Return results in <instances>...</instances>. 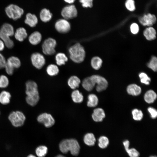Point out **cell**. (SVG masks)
<instances>
[{"instance_id":"cell-1","label":"cell","mask_w":157,"mask_h":157,"mask_svg":"<svg viewBox=\"0 0 157 157\" xmlns=\"http://www.w3.org/2000/svg\"><path fill=\"white\" fill-rule=\"evenodd\" d=\"M25 85L26 101L29 105L35 106L40 99L38 85L36 83L32 81H27Z\"/></svg>"},{"instance_id":"cell-2","label":"cell","mask_w":157,"mask_h":157,"mask_svg":"<svg viewBox=\"0 0 157 157\" xmlns=\"http://www.w3.org/2000/svg\"><path fill=\"white\" fill-rule=\"evenodd\" d=\"M60 151L66 154L70 151L71 154L74 156L78 155L80 146L78 141L73 139H65L62 141L59 145Z\"/></svg>"},{"instance_id":"cell-3","label":"cell","mask_w":157,"mask_h":157,"mask_svg":"<svg viewBox=\"0 0 157 157\" xmlns=\"http://www.w3.org/2000/svg\"><path fill=\"white\" fill-rule=\"evenodd\" d=\"M70 59L76 63L82 62L85 59V52L83 46L77 43L71 46L69 49Z\"/></svg>"},{"instance_id":"cell-4","label":"cell","mask_w":157,"mask_h":157,"mask_svg":"<svg viewBox=\"0 0 157 157\" xmlns=\"http://www.w3.org/2000/svg\"><path fill=\"white\" fill-rule=\"evenodd\" d=\"M5 11L8 17L14 20L20 19L24 13V10L22 8L13 3L10 4L6 6Z\"/></svg>"},{"instance_id":"cell-5","label":"cell","mask_w":157,"mask_h":157,"mask_svg":"<svg viewBox=\"0 0 157 157\" xmlns=\"http://www.w3.org/2000/svg\"><path fill=\"white\" fill-rule=\"evenodd\" d=\"M8 118L12 125L15 127L22 126L26 120L24 114L19 111L12 112L9 115Z\"/></svg>"},{"instance_id":"cell-6","label":"cell","mask_w":157,"mask_h":157,"mask_svg":"<svg viewBox=\"0 0 157 157\" xmlns=\"http://www.w3.org/2000/svg\"><path fill=\"white\" fill-rule=\"evenodd\" d=\"M57 45L55 40L52 38H49L44 41L42 45L43 52L46 55L54 54L56 52L55 48Z\"/></svg>"},{"instance_id":"cell-7","label":"cell","mask_w":157,"mask_h":157,"mask_svg":"<svg viewBox=\"0 0 157 157\" xmlns=\"http://www.w3.org/2000/svg\"><path fill=\"white\" fill-rule=\"evenodd\" d=\"M61 14L64 19L67 20L76 17L78 12L75 5L71 4L64 7L61 11Z\"/></svg>"},{"instance_id":"cell-8","label":"cell","mask_w":157,"mask_h":157,"mask_svg":"<svg viewBox=\"0 0 157 157\" xmlns=\"http://www.w3.org/2000/svg\"><path fill=\"white\" fill-rule=\"evenodd\" d=\"M31 59L33 65L38 69H41L45 63V59L44 56L38 52L32 54Z\"/></svg>"},{"instance_id":"cell-9","label":"cell","mask_w":157,"mask_h":157,"mask_svg":"<svg viewBox=\"0 0 157 157\" xmlns=\"http://www.w3.org/2000/svg\"><path fill=\"white\" fill-rule=\"evenodd\" d=\"M55 27L58 32L62 33H67L71 29L70 23L64 18L58 20L55 23Z\"/></svg>"},{"instance_id":"cell-10","label":"cell","mask_w":157,"mask_h":157,"mask_svg":"<svg viewBox=\"0 0 157 157\" xmlns=\"http://www.w3.org/2000/svg\"><path fill=\"white\" fill-rule=\"evenodd\" d=\"M37 120L39 122L43 124L47 128L51 127L55 123V119L52 115L45 113L39 115L37 118Z\"/></svg>"},{"instance_id":"cell-11","label":"cell","mask_w":157,"mask_h":157,"mask_svg":"<svg viewBox=\"0 0 157 157\" xmlns=\"http://www.w3.org/2000/svg\"><path fill=\"white\" fill-rule=\"evenodd\" d=\"M140 23L144 26H151L154 24L156 21V15L150 13L143 15L138 18Z\"/></svg>"},{"instance_id":"cell-12","label":"cell","mask_w":157,"mask_h":157,"mask_svg":"<svg viewBox=\"0 0 157 157\" xmlns=\"http://www.w3.org/2000/svg\"><path fill=\"white\" fill-rule=\"evenodd\" d=\"M95 84H97L96 90L100 92L105 90L107 87L108 83L106 79L103 77L98 75L91 76Z\"/></svg>"},{"instance_id":"cell-13","label":"cell","mask_w":157,"mask_h":157,"mask_svg":"<svg viewBox=\"0 0 157 157\" xmlns=\"http://www.w3.org/2000/svg\"><path fill=\"white\" fill-rule=\"evenodd\" d=\"M38 22V18L34 14L30 13H27L24 22L30 27H34L35 26Z\"/></svg>"},{"instance_id":"cell-14","label":"cell","mask_w":157,"mask_h":157,"mask_svg":"<svg viewBox=\"0 0 157 157\" xmlns=\"http://www.w3.org/2000/svg\"><path fill=\"white\" fill-rule=\"evenodd\" d=\"M93 119L96 122H101L105 117L104 110L101 108L94 109L92 115Z\"/></svg>"},{"instance_id":"cell-15","label":"cell","mask_w":157,"mask_h":157,"mask_svg":"<svg viewBox=\"0 0 157 157\" xmlns=\"http://www.w3.org/2000/svg\"><path fill=\"white\" fill-rule=\"evenodd\" d=\"M42 36L40 32L35 31L29 35L28 39L30 43L33 45H36L41 42Z\"/></svg>"},{"instance_id":"cell-16","label":"cell","mask_w":157,"mask_h":157,"mask_svg":"<svg viewBox=\"0 0 157 157\" xmlns=\"http://www.w3.org/2000/svg\"><path fill=\"white\" fill-rule=\"evenodd\" d=\"M0 32L10 37L13 35L15 33L13 26L8 23H5L3 24L0 29Z\"/></svg>"},{"instance_id":"cell-17","label":"cell","mask_w":157,"mask_h":157,"mask_svg":"<svg viewBox=\"0 0 157 157\" xmlns=\"http://www.w3.org/2000/svg\"><path fill=\"white\" fill-rule=\"evenodd\" d=\"M15 38L19 42L23 41L28 36V34L26 29L22 27L17 29L14 33Z\"/></svg>"},{"instance_id":"cell-18","label":"cell","mask_w":157,"mask_h":157,"mask_svg":"<svg viewBox=\"0 0 157 157\" xmlns=\"http://www.w3.org/2000/svg\"><path fill=\"white\" fill-rule=\"evenodd\" d=\"M95 85V84L91 76L85 78L82 83L83 87L88 91L92 90Z\"/></svg>"},{"instance_id":"cell-19","label":"cell","mask_w":157,"mask_h":157,"mask_svg":"<svg viewBox=\"0 0 157 157\" xmlns=\"http://www.w3.org/2000/svg\"><path fill=\"white\" fill-rule=\"evenodd\" d=\"M40 18L43 22L49 21L52 17V14L50 11L46 8L42 9L40 13Z\"/></svg>"},{"instance_id":"cell-20","label":"cell","mask_w":157,"mask_h":157,"mask_svg":"<svg viewBox=\"0 0 157 157\" xmlns=\"http://www.w3.org/2000/svg\"><path fill=\"white\" fill-rule=\"evenodd\" d=\"M81 83L80 78L76 76H71L67 81L68 85L73 90L78 88Z\"/></svg>"},{"instance_id":"cell-21","label":"cell","mask_w":157,"mask_h":157,"mask_svg":"<svg viewBox=\"0 0 157 157\" xmlns=\"http://www.w3.org/2000/svg\"><path fill=\"white\" fill-rule=\"evenodd\" d=\"M6 63L15 69L19 67L21 65L19 59L14 56L9 57L6 61Z\"/></svg>"},{"instance_id":"cell-22","label":"cell","mask_w":157,"mask_h":157,"mask_svg":"<svg viewBox=\"0 0 157 157\" xmlns=\"http://www.w3.org/2000/svg\"><path fill=\"white\" fill-rule=\"evenodd\" d=\"M128 93L133 96H137L140 94L141 92L140 87L135 84H131L127 88Z\"/></svg>"},{"instance_id":"cell-23","label":"cell","mask_w":157,"mask_h":157,"mask_svg":"<svg viewBox=\"0 0 157 157\" xmlns=\"http://www.w3.org/2000/svg\"><path fill=\"white\" fill-rule=\"evenodd\" d=\"M143 34L146 39L149 40H153L156 38V31L152 27L146 28L144 31Z\"/></svg>"},{"instance_id":"cell-24","label":"cell","mask_w":157,"mask_h":157,"mask_svg":"<svg viewBox=\"0 0 157 157\" xmlns=\"http://www.w3.org/2000/svg\"><path fill=\"white\" fill-rule=\"evenodd\" d=\"M71 97L73 101L76 103H80L83 101V96L78 90H74L71 93Z\"/></svg>"},{"instance_id":"cell-25","label":"cell","mask_w":157,"mask_h":157,"mask_svg":"<svg viewBox=\"0 0 157 157\" xmlns=\"http://www.w3.org/2000/svg\"><path fill=\"white\" fill-rule=\"evenodd\" d=\"M157 97V95L154 91L152 90L147 91L144 96L145 101L148 103H153Z\"/></svg>"},{"instance_id":"cell-26","label":"cell","mask_w":157,"mask_h":157,"mask_svg":"<svg viewBox=\"0 0 157 157\" xmlns=\"http://www.w3.org/2000/svg\"><path fill=\"white\" fill-rule=\"evenodd\" d=\"M11 97L10 94L6 91H3L0 93V103L3 105L8 104Z\"/></svg>"},{"instance_id":"cell-27","label":"cell","mask_w":157,"mask_h":157,"mask_svg":"<svg viewBox=\"0 0 157 157\" xmlns=\"http://www.w3.org/2000/svg\"><path fill=\"white\" fill-rule=\"evenodd\" d=\"M83 140L86 144L90 146H92L95 144L96 139L93 134L88 133L85 135Z\"/></svg>"},{"instance_id":"cell-28","label":"cell","mask_w":157,"mask_h":157,"mask_svg":"<svg viewBox=\"0 0 157 157\" xmlns=\"http://www.w3.org/2000/svg\"><path fill=\"white\" fill-rule=\"evenodd\" d=\"M55 60L56 64L59 66L64 65L68 60L66 55L63 53H59L55 56Z\"/></svg>"},{"instance_id":"cell-29","label":"cell","mask_w":157,"mask_h":157,"mask_svg":"<svg viewBox=\"0 0 157 157\" xmlns=\"http://www.w3.org/2000/svg\"><path fill=\"white\" fill-rule=\"evenodd\" d=\"M87 106L90 107H96L98 104L99 100L97 96L94 94H89L88 97Z\"/></svg>"},{"instance_id":"cell-30","label":"cell","mask_w":157,"mask_h":157,"mask_svg":"<svg viewBox=\"0 0 157 157\" xmlns=\"http://www.w3.org/2000/svg\"><path fill=\"white\" fill-rule=\"evenodd\" d=\"M0 38L3 42L5 45L8 48L11 49L14 46V43L10 37L7 36L0 32Z\"/></svg>"},{"instance_id":"cell-31","label":"cell","mask_w":157,"mask_h":157,"mask_svg":"<svg viewBox=\"0 0 157 157\" xmlns=\"http://www.w3.org/2000/svg\"><path fill=\"white\" fill-rule=\"evenodd\" d=\"M59 71L58 66L54 64L49 65L46 68V72L47 74L51 76H53L57 75L59 73Z\"/></svg>"},{"instance_id":"cell-32","label":"cell","mask_w":157,"mask_h":157,"mask_svg":"<svg viewBox=\"0 0 157 157\" xmlns=\"http://www.w3.org/2000/svg\"><path fill=\"white\" fill-rule=\"evenodd\" d=\"M98 141L99 147L102 149L107 148L109 143L108 138L106 136L104 135L100 137Z\"/></svg>"},{"instance_id":"cell-33","label":"cell","mask_w":157,"mask_h":157,"mask_svg":"<svg viewBox=\"0 0 157 157\" xmlns=\"http://www.w3.org/2000/svg\"><path fill=\"white\" fill-rule=\"evenodd\" d=\"M102 63L101 59L99 57L95 56L92 58L91 64L92 67L95 70H98L101 67Z\"/></svg>"},{"instance_id":"cell-34","label":"cell","mask_w":157,"mask_h":157,"mask_svg":"<svg viewBox=\"0 0 157 157\" xmlns=\"http://www.w3.org/2000/svg\"><path fill=\"white\" fill-rule=\"evenodd\" d=\"M48 151L47 147L44 145L38 147L36 149L35 152L38 157H44L47 154Z\"/></svg>"},{"instance_id":"cell-35","label":"cell","mask_w":157,"mask_h":157,"mask_svg":"<svg viewBox=\"0 0 157 157\" xmlns=\"http://www.w3.org/2000/svg\"><path fill=\"white\" fill-rule=\"evenodd\" d=\"M124 5L126 9L130 12H133L135 10V2L134 0H126Z\"/></svg>"},{"instance_id":"cell-36","label":"cell","mask_w":157,"mask_h":157,"mask_svg":"<svg viewBox=\"0 0 157 157\" xmlns=\"http://www.w3.org/2000/svg\"><path fill=\"white\" fill-rule=\"evenodd\" d=\"M133 119L135 120L139 121L141 120L143 116V114L141 110L135 109L132 111Z\"/></svg>"},{"instance_id":"cell-37","label":"cell","mask_w":157,"mask_h":157,"mask_svg":"<svg viewBox=\"0 0 157 157\" xmlns=\"http://www.w3.org/2000/svg\"><path fill=\"white\" fill-rule=\"evenodd\" d=\"M147 66L154 72L157 69V59L155 56H153L150 61L147 64Z\"/></svg>"},{"instance_id":"cell-38","label":"cell","mask_w":157,"mask_h":157,"mask_svg":"<svg viewBox=\"0 0 157 157\" xmlns=\"http://www.w3.org/2000/svg\"><path fill=\"white\" fill-rule=\"evenodd\" d=\"M9 83L8 79L6 76L2 75L0 76V88H6Z\"/></svg>"},{"instance_id":"cell-39","label":"cell","mask_w":157,"mask_h":157,"mask_svg":"<svg viewBox=\"0 0 157 157\" xmlns=\"http://www.w3.org/2000/svg\"><path fill=\"white\" fill-rule=\"evenodd\" d=\"M141 82L145 84L148 85L151 81L150 78L144 73L142 72L139 74Z\"/></svg>"},{"instance_id":"cell-40","label":"cell","mask_w":157,"mask_h":157,"mask_svg":"<svg viewBox=\"0 0 157 157\" xmlns=\"http://www.w3.org/2000/svg\"><path fill=\"white\" fill-rule=\"evenodd\" d=\"M125 151L129 157H139L140 155L139 151L134 148H129Z\"/></svg>"},{"instance_id":"cell-41","label":"cell","mask_w":157,"mask_h":157,"mask_svg":"<svg viewBox=\"0 0 157 157\" xmlns=\"http://www.w3.org/2000/svg\"><path fill=\"white\" fill-rule=\"evenodd\" d=\"M84 8H92L93 6V0H79Z\"/></svg>"},{"instance_id":"cell-42","label":"cell","mask_w":157,"mask_h":157,"mask_svg":"<svg viewBox=\"0 0 157 157\" xmlns=\"http://www.w3.org/2000/svg\"><path fill=\"white\" fill-rule=\"evenodd\" d=\"M130 29L131 33L133 34H136L139 30V26L136 23L132 24L130 26Z\"/></svg>"},{"instance_id":"cell-43","label":"cell","mask_w":157,"mask_h":157,"mask_svg":"<svg viewBox=\"0 0 157 157\" xmlns=\"http://www.w3.org/2000/svg\"><path fill=\"white\" fill-rule=\"evenodd\" d=\"M148 110L152 118L155 119L156 117L157 111L155 109L150 107L148 108Z\"/></svg>"},{"instance_id":"cell-44","label":"cell","mask_w":157,"mask_h":157,"mask_svg":"<svg viewBox=\"0 0 157 157\" xmlns=\"http://www.w3.org/2000/svg\"><path fill=\"white\" fill-rule=\"evenodd\" d=\"M4 68L6 73L8 75H12L14 72V69L6 63Z\"/></svg>"},{"instance_id":"cell-45","label":"cell","mask_w":157,"mask_h":157,"mask_svg":"<svg viewBox=\"0 0 157 157\" xmlns=\"http://www.w3.org/2000/svg\"><path fill=\"white\" fill-rule=\"evenodd\" d=\"M6 60L3 55L0 53V69L4 68Z\"/></svg>"},{"instance_id":"cell-46","label":"cell","mask_w":157,"mask_h":157,"mask_svg":"<svg viewBox=\"0 0 157 157\" xmlns=\"http://www.w3.org/2000/svg\"><path fill=\"white\" fill-rule=\"evenodd\" d=\"M130 144L129 141L127 140H125L123 141V144L125 151L129 148Z\"/></svg>"},{"instance_id":"cell-47","label":"cell","mask_w":157,"mask_h":157,"mask_svg":"<svg viewBox=\"0 0 157 157\" xmlns=\"http://www.w3.org/2000/svg\"><path fill=\"white\" fill-rule=\"evenodd\" d=\"M5 45L3 41L0 39V51H2L4 49Z\"/></svg>"},{"instance_id":"cell-48","label":"cell","mask_w":157,"mask_h":157,"mask_svg":"<svg viewBox=\"0 0 157 157\" xmlns=\"http://www.w3.org/2000/svg\"><path fill=\"white\" fill-rule=\"evenodd\" d=\"M66 2L69 3L70 4H72L73 3L75 0H64Z\"/></svg>"},{"instance_id":"cell-49","label":"cell","mask_w":157,"mask_h":157,"mask_svg":"<svg viewBox=\"0 0 157 157\" xmlns=\"http://www.w3.org/2000/svg\"><path fill=\"white\" fill-rule=\"evenodd\" d=\"M27 157H36L35 156V155L33 154H31L28 156Z\"/></svg>"},{"instance_id":"cell-50","label":"cell","mask_w":157,"mask_h":157,"mask_svg":"<svg viewBox=\"0 0 157 157\" xmlns=\"http://www.w3.org/2000/svg\"><path fill=\"white\" fill-rule=\"evenodd\" d=\"M55 157H65L63 155L60 154V155H57V156H56Z\"/></svg>"},{"instance_id":"cell-51","label":"cell","mask_w":157,"mask_h":157,"mask_svg":"<svg viewBox=\"0 0 157 157\" xmlns=\"http://www.w3.org/2000/svg\"><path fill=\"white\" fill-rule=\"evenodd\" d=\"M149 157H157L155 155H151L149 156Z\"/></svg>"},{"instance_id":"cell-52","label":"cell","mask_w":157,"mask_h":157,"mask_svg":"<svg viewBox=\"0 0 157 157\" xmlns=\"http://www.w3.org/2000/svg\"><path fill=\"white\" fill-rule=\"evenodd\" d=\"M141 1V0H139V1H136V2H139V1Z\"/></svg>"},{"instance_id":"cell-53","label":"cell","mask_w":157,"mask_h":157,"mask_svg":"<svg viewBox=\"0 0 157 157\" xmlns=\"http://www.w3.org/2000/svg\"><path fill=\"white\" fill-rule=\"evenodd\" d=\"M138 0H136L135 1H135H135H138Z\"/></svg>"},{"instance_id":"cell-54","label":"cell","mask_w":157,"mask_h":157,"mask_svg":"<svg viewBox=\"0 0 157 157\" xmlns=\"http://www.w3.org/2000/svg\"><path fill=\"white\" fill-rule=\"evenodd\" d=\"M144 0H142V1H143ZM141 1H140V2H141ZM139 2H138V3H139Z\"/></svg>"},{"instance_id":"cell-55","label":"cell","mask_w":157,"mask_h":157,"mask_svg":"<svg viewBox=\"0 0 157 157\" xmlns=\"http://www.w3.org/2000/svg\"><path fill=\"white\" fill-rule=\"evenodd\" d=\"M141 1H142V0H141ZM135 3H136V2H135Z\"/></svg>"},{"instance_id":"cell-56","label":"cell","mask_w":157,"mask_h":157,"mask_svg":"<svg viewBox=\"0 0 157 157\" xmlns=\"http://www.w3.org/2000/svg\"><path fill=\"white\" fill-rule=\"evenodd\" d=\"M136 3H138V2H136Z\"/></svg>"},{"instance_id":"cell-57","label":"cell","mask_w":157,"mask_h":157,"mask_svg":"<svg viewBox=\"0 0 157 157\" xmlns=\"http://www.w3.org/2000/svg\"><path fill=\"white\" fill-rule=\"evenodd\" d=\"M139 0H138V1H138ZM136 1H135V2H136Z\"/></svg>"},{"instance_id":"cell-58","label":"cell","mask_w":157,"mask_h":157,"mask_svg":"<svg viewBox=\"0 0 157 157\" xmlns=\"http://www.w3.org/2000/svg\"><path fill=\"white\" fill-rule=\"evenodd\" d=\"M136 0H135L134 1H135Z\"/></svg>"},{"instance_id":"cell-59","label":"cell","mask_w":157,"mask_h":157,"mask_svg":"<svg viewBox=\"0 0 157 157\" xmlns=\"http://www.w3.org/2000/svg\"></svg>"}]
</instances>
